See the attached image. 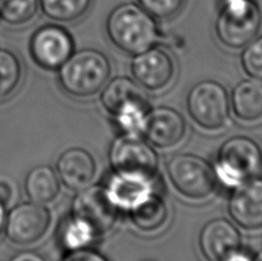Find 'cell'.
<instances>
[{
	"instance_id": "1",
	"label": "cell",
	"mask_w": 262,
	"mask_h": 261,
	"mask_svg": "<svg viewBox=\"0 0 262 261\" xmlns=\"http://www.w3.org/2000/svg\"><path fill=\"white\" fill-rule=\"evenodd\" d=\"M108 39L121 52L137 55L157 46L160 39L157 18L135 3L120 4L106 20Z\"/></svg>"
},
{
	"instance_id": "2",
	"label": "cell",
	"mask_w": 262,
	"mask_h": 261,
	"mask_svg": "<svg viewBox=\"0 0 262 261\" xmlns=\"http://www.w3.org/2000/svg\"><path fill=\"white\" fill-rule=\"evenodd\" d=\"M111 73V61L105 53L95 49H83L75 51L58 69V81L68 96L84 99L101 91Z\"/></svg>"
},
{
	"instance_id": "3",
	"label": "cell",
	"mask_w": 262,
	"mask_h": 261,
	"mask_svg": "<svg viewBox=\"0 0 262 261\" xmlns=\"http://www.w3.org/2000/svg\"><path fill=\"white\" fill-rule=\"evenodd\" d=\"M215 179L228 189L262 174V147L253 138L233 136L224 142L213 165Z\"/></svg>"
},
{
	"instance_id": "4",
	"label": "cell",
	"mask_w": 262,
	"mask_h": 261,
	"mask_svg": "<svg viewBox=\"0 0 262 261\" xmlns=\"http://www.w3.org/2000/svg\"><path fill=\"white\" fill-rule=\"evenodd\" d=\"M262 8L258 0H220L215 35L230 50L244 49L259 36Z\"/></svg>"
},
{
	"instance_id": "5",
	"label": "cell",
	"mask_w": 262,
	"mask_h": 261,
	"mask_svg": "<svg viewBox=\"0 0 262 261\" xmlns=\"http://www.w3.org/2000/svg\"><path fill=\"white\" fill-rule=\"evenodd\" d=\"M167 174L177 192L190 200H204L216 189L213 166L191 153L172 157L167 164Z\"/></svg>"
},
{
	"instance_id": "6",
	"label": "cell",
	"mask_w": 262,
	"mask_h": 261,
	"mask_svg": "<svg viewBox=\"0 0 262 261\" xmlns=\"http://www.w3.org/2000/svg\"><path fill=\"white\" fill-rule=\"evenodd\" d=\"M190 118L201 129L216 132L226 125L230 114V98L222 84L206 80L191 88L186 97Z\"/></svg>"
},
{
	"instance_id": "7",
	"label": "cell",
	"mask_w": 262,
	"mask_h": 261,
	"mask_svg": "<svg viewBox=\"0 0 262 261\" xmlns=\"http://www.w3.org/2000/svg\"><path fill=\"white\" fill-rule=\"evenodd\" d=\"M32 60L46 71H58L75 52V41L70 32L59 23L39 27L29 43Z\"/></svg>"
},
{
	"instance_id": "8",
	"label": "cell",
	"mask_w": 262,
	"mask_h": 261,
	"mask_svg": "<svg viewBox=\"0 0 262 261\" xmlns=\"http://www.w3.org/2000/svg\"><path fill=\"white\" fill-rule=\"evenodd\" d=\"M110 162L114 171H133L156 177L159 157L146 139L137 135L121 134L112 143Z\"/></svg>"
},
{
	"instance_id": "9",
	"label": "cell",
	"mask_w": 262,
	"mask_h": 261,
	"mask_svg": "<svg viewBox=\"0 0 262 261\" xmlns=\"http://www.w3.org/2000/svg\"><path fill=\"white\" fill-rule=\"evenodd\" d=\"M51 219L50 209L45 205L34 202L21 203L7 214L5 235L15 245L35 244L48 232Z\"/></svg>"
},
{
	"instance_id": "10",
	"label": "cell",
	"mask_w": 262,
	"mask_h": 261,
	"mask_svg": "<svg viewBox=\"0 0 262 261\" xmlns=\"http://www.w3.org/2000/svg\"><path fill=\"white\" fill-rule=\"evenodd\" d=\"M105 186L107 197L119 212L131 213L158 193L154 177L133 171H114Z\"/></svg>"
},
{
	"instance_id": "11",
	"label": "cell",
	"mask_w": 262,
	"mask_h": 261,
	"mask_svg": "<svg viewBox=\"0 0 262 261\" xmlns=\"http://www.w3.org/2000/svg\"><path fill=\"white\" fill-rule=\"evenodd\" d=\"M130 69L135 81L148 91L163 90L175 77L174 60L166 50L158 46L134 55Z\"/></svg>"
},
{
	"instance_id": "12",
	"label": "cell",
	"mask_w": 262,
	"mask_h": 261,
	"mask_svg": "<svg viewBox=\"0 0 262 261\" xmlns=\"http://www.w3.org/2000/svg\"><path fill=\"white\" fill-rule=\"evenodd\" d=\"M72 214L88 221L100 236L114 227L119 211L107 197L104 185H90L75 195Z\"/></svg>"
},
{
	"instance_id": "13",
	"label": "cell",
	"mask_w": 262,
	"mask_h": 261,
	"mask_svg": "<svg viewBox=\"0 0 262 261\" xmlns=\"http://www.w3.org/2000/svg\"><path fill=\"white\" fill-rule=\"evenodd\" d=\"M228 211L232 221L245 230L262 229V177H254L232 190Z\"/></svg>"
},
{
	"instance_id": "14",
	"label": "cell",
	"mask_w": 262,
	"mask_h": 261,
	"mask_svg": "<svg viewBox=\"0 0 262 261\" xmlns=\"http://www.w3.org/2000/svg\"><path fill=\"white\" fill-rule=\"evenodd\" d=\"M186 122L180 112L170 107L160 106L149 110L144 136L158 148H170L183 141Z\"/></svg>"
},
{
	"instance_id": "15",
	"label": "cell",
	"mask_w": 262,
	"mask_h": 261,
	"mask_svg": "<svg viewBox=\"0 0 262 261\" xmlns=\"http://www.w3.org/2000/svg\"><path fill=\"white\" fill-rule=\"evenodd\" d=\"M199 248L208 261H223L233 251L242 248L241 232L227 219H213L200 231Z\"/></svg>"
},
{
	"instance_id": "16",
	"label": "cell",
	"mask_w": 262,
	"mask_h": 261,
	"mask_svg": "<svg viewBox=\"0 0 262 261\" xmlns=\"http://www.w3.org/2000/svg\"><path fill=\"white\" fill-rule=\"evenodd\" d=\"M97 173V164L90 152L82 147L66 150L57 161V174L66 188L81 191L92 185Z\"/></svg>"
},
{
	"instance_id": "17",
	"label": "cell",
	"mask_w": 262,
	"mask_h": 261,
	"mask_svg": "<svg viewBox=\"0 0 262 261\" xmlns=\"http://www.w3.org/2000/svg\"><path fill=\"white\" fill-rule=\"evenodd\" d=\"M230 108L236 118L244 122L262 119V82L251 78L238 83L232 89Z\"/></svg>"
},
{
	"instance_id": "18",
	"label": "cell",
	"mask_w": 262,
	"mask_h": 261,
	"mask_svg": "<svg viewBox=\"0 0 262 261\" xmlns=\"http://www.w3.org/2000/svg\"><path fill=\"white\" fill-rule=\"evenodd\" d=\"M25 190L30 202L40 205L52 203L60 192L57 171L46 165L34 167L26 177Z\"/></svg>"
},
{
	"instance_id": "19",
	"label": "cell",
	"mask_w": 262,
	"mask_h": 261,
	"mask_svg": "<svg viewBox=\"0 0 262 261\" xmlns=\"http://www.w3.org/2000/svg\"><path fill=\"white\" fill-rule=\"evenodd\" d=\"M137 82L129 77H115L106 83L101 90L100 102L111 116L123 105L134 100H147Z\"/></svg>"
},
{
	"instance_id": "20",
	"label": "cell",
	"mask_w": 262,
	"mask_h": 261,
	"mask_svg": "<svg viewBox=\"0 0 262 261\" xmlns=\"http://www.w3.org/2000/svg\"><path fill=\"white\" fill-rule=\"evenodd\" d=\"M99 237L90 223L82 217L70 214L59 229V243L67 252L89 249Z\"/></svg>"
},
{
	"instance_id": "21",
	"label": "cell",
	"mask_w": 262,
	"mask_h": 261,
	"mask_svg": "<svg viewBox=\"0 0 262 261\" xmlns=\"http://www.w3.org/2000/svg\"><path fill=\"white\" fill-rule=\"evenodd\" d=\"M167 204L158 193L153 194L146 202L129 213L131 222L143 232H154L166 225L168 220Z\"/></svg>"
},
{
	"instance_id": "22",
	"label": "cell",
	"mask_w": 262,
	"mask_h": 261,
	"mask_svg": "<svg viewBox=\"0 0 262 261\" xmlns=\"http://www.w3.org/2000/svg\"><path fill=\"white\" fill-rule=\"evenodd\" d=\"M149 106L147 100L129 101L112 115L121 134L144 135L146 128Z\"/></svg>"
},
{
	"instance_id": "23",
	"label": "cell",
	"mask_w": 262,
	"mask_h": 261,
	"mask_svg": "<svg viewBox=\"0 0 262 261\" xmlns=\"http://www.w3.org/2000/svg\"><path fill=\"white\" fill-rule=\"evenodd\" d=\"M93 0H39V9L55 23L78 21L89 12Z\"/></svg>"
},
{
	"instance_id": "24",
	"label": "cell",
	"mask_w": 262,
	"mask_h": 261,
	"mask_svg": "<svg viewBox=\"0 0 262 261\" xmlns=\"http://www.w3.org/2000/svg\"><path fill=\"white\" fill-rule=\"evenodd\" d=\"M39 11V0H0V21L9 27L29 25Z\"/></svg>"
},
{
	"instance_id": "25",
	"label": "cell",
	"mask_w": 262,
	"mask_h": 261,
	"mask_svg": "<svg viewBox=\"0 0 262 261\" xmlns=\"http://www.w3.org/2000/svg\"><path fill=\"white\" fill-rule=\"evenodd\" d=\"M22 77L20 59L15 53L0 49V99H4L15 91Z\"/></svg>"
},
{
	"instance_id": "26",
	"label": "cell",
	"mask_w": 262,
	"mask_h": 261,
	"mask_svg": "<svg viewBox=\"0 0 262 261\" xmlns=\"http://www.w3.org/2000/svg\"><path fill=\"white\" fill-rule=\"evenodd\" d=\"M241 63L247 75L262 82V36H258L243 49Z\"/></svg>"
},
{
	"instance_id": "27",
	"label": "cell",
	"mask_w": 262,
	"mask_h": 261,
	"mask_svg": "<svg viewBox=\"0 0 262 261\" xmlns=\"http://www.w3.org/2000/svg\"><path fill=\"white\" fill-rule=\"evenodd\" d=\"M148 14L157 20H170L179 15L184 7L185 0H137Z\"/></svg>"
},
{
	"instance_id": "28",
	"label": "cell",
	"mask_w": 262,
	"mask_h": 261,
	"mask_svg": "<svg viewBox=\"0 0 262 261\" xmlns=\"http://www.w3.org/2000/svg\"><path fill=\"white\" fill-rule=\"evenodd\" d=\"M61 261H108V259L98 251L89 248L68 252Z\"/></svg>"
},
{
	"instance_id": "29",
	"label": "cell",
	"mask_w": 262,
	"mask_h": 261,
	"mask_svg": "<svg viewBox=\"0 0 262 261\" xmlns=\"http://www.w3.org/2000/svg\"><path fill=\"white\" fill-rule=\"evenodd\" d=\"M9 261H46V259L35 251H22L13 255Z\"/></svg>"
},
{
	"instance_id": "30",
	"label": "cell",
	"mask_w": 262,
	"mask_h": 261,
	"mask_svg": "<svg viewBox=\"0 0 262 261\" xmlns=\"http://www.w3.org/2000/svg\"><path fill=\"white\" fill-rule=\"evenodd\" d=\"M223 261H254V257H252V254L247 251L239 248L229 254Z\"/></svg>"
},
{
	"instance_id": "31",
	"label": "cell",
	"mask_w": 262,
	"mask_h": 261,
	"mask_svg": "<svg viewBox=\"0 0 262 261\" xmlns=\"http://www.w3.org/2000/svg\"><path fill=\"white\" fill-rule=\"evenodd\" d=\"M12 194H13V190L11 188V184L5 181L0 182V203L6 206V205L11 202Z\"/></svg>"
},
{
	"instance_id": "32",
	"label": "cell",
	"mask_w": 262,
	"mask_h": 261,
	"mask_svg": "<svg viewBox=\"0 0 262 261\" xmlns=\"http://www.w3.org/2000/svg\"><path fill=\"white\" fill-rule=\"evenodd\" d=\"M6 206L4 204L0 203V235L3 234V231L5 230V223H6Z\"/></svg>"
},
{
	"instance_id": "33",
	"label": "cell",
	"mask_w": 262,
	"mask_h": 261,
	"mask_svg": "<svg viewBox=\"0 0 262 261\" xmlns=\"http://www.w3.org/2000/svg\"><path fill=\"white\" fill-rule=\"evenodd\" d=\"M254 261H262V250L260 252L256 253V255L254 257Z\"/></svg>"
},
{
	"instance_id": "34",
	"label": "cell",
	"mask_w": 262,
	"mask_h": 261,
	"mask_svg": "<svg viewBox=\"0 0 262 261\" xmlns=\"http://www.w3.org/2000/svg\"><path fill=\"white\" fill-rule=\"evenodd\" d=\"M146 261H151V260H146Z\"/></svg>"
}]
</instances>
